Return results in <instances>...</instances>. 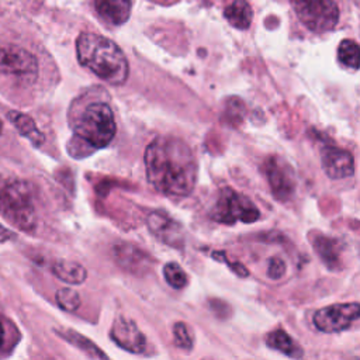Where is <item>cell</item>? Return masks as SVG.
<instances>
[{
    "instance_id": "17",
    "label": "cell",
    "mask_w": 360,
    "mask_h": 360,
    "mask_svg": "<svg viewBox=\"0 0 360 360\" xmlns=\"http://www.w3.org/2000/svg\"><path fill=\"white\" fill-rule=\"evenodd\" d=\"M266 345L270 349L277 350L292 359H300L304 354L301 346L281 328H277L266 335Z\"/></svg>"
},
{
    "instance_id": "25",
    "label": "cell",
    "mask_w": 360,
    "mask_h": 360,
    "mask_svg": "<svg viewBox=\"0 0 360 360\" xmlns=\"http://www.w3.org/2000/svg\"><path fill=\"white\" fill-rule=\"evenodd\" d=\"M285 273V263L283 259L280 257H271L269 260V267H267V276L271 278V280H278L284 276Z\"/></svg>"
},
{
    "instance_id": "11",
    "label": "cell",
    "mask_w": 360,
    "mask_h": 360,
    "mask_svg": "<svg viewBox=\"0 0 360 360\" xmlns=\"http://www.w3.org/2000/svg\"><path fill=\"white\" fill-rule=\"evenodd\" d=\"M111 339L127 352L131 353H143L146 350V336L141 332L138 325L127 318V316H117L112 322L110 330Z\"/></svg>"
},
{
    "instance_id": "1",
    "label": "cell",
    "mask_w": 360,
    "mask_h": 360,
    "mask_svg": "<svg viewBox=\"0 0 360 360\" xmlns=\"http://www.w3.org/2000/svg\"><path fill=\"white\" fill-rule=\"evenodd\" d=\"M145 169L150 186L160 194L183 198L193 193L198 163L188 145L174 136H158L145 149Z\"/></svg>"
},
{
    "instance_id": "13",
    "label": "cell",
    "mask_w": 360,
    "mask_h": 360,
    "mask_svg": "<svg viewBox=\"0 0 360 360\" xmlns=\"http://www.w3.org/2000/svg\"><path fill=\"white\" fill-rule=\"evenodd\" d=\"M325 174L332 180H340L353 176L354 159L350 152L338 146H325L321 158Z\"/></svg>"
},
{
    "instance_id": "26",
    "label": "cell",
    "mask_w": 360,
    "mask_h": 360,
    "mask_svg": "<svg viewBox=\"0 0 360 360\" xmlns=\"http://www.w3.org/2000/svg\"><path fill=\"white\" fill-rule=\"evenodd\" d=\"M212 256H215V257H221V260H224V262H226L229 266H231V269L238 274V276H240V277H246L248 274H249V271L240 264V263H235V264H232L231 262H228L226 260V256L222 253V252H214L212 253Z\"/></svg>"
},
{
    "instance_id": "23",
    "label": "cell",
    "mask_w": 360,
    "mask_h": 360,
    "mask_svg": "<svg viewBox=\"0 0 360 360\" xmlns=\"http://www.w3.org/2000/svg\"><path fill=\"white\" fill-rule=\"evenodd\" d=\"M55 300L58 302V305L68 311V312H75L80 304H82V300H80V295L72 290V288H60L56 291L55 294Z\"/></svg>"
},
{
    "instance_id": "24",
    "label": "cell",
    "mask_w": 360,
    "mask_h": 360,
    "mask_svg": "<svg viewBox=\"0 0 360 360\" xmlns=\"http://www.w3.org/2000/svg\"><path fill=\"white\" fill-rule=\"evenodd\" d=\"M173 339L174 345L179 349L190 350L193 349V335L188 329V326L184 322H176L173 326Z\"/></svg>"
},
{
    "instance_id": "19",
    "label": "cell",
    "mask_w": 360,
    "mask_h": 360,
    "mask_svg": "<svg viewBox=\"0 0 360 360\" xmlns=\"http://www.w3.org/2000/svg\"><path fill=\"white\" fill-rule=\"evenodd\" d=\"M52 273L69 284H82L87 278V270L72 260H58L52 266Z\"/></svg>"
},
{
    "instance_id": "30",
    "label": "cell",
    "mask_w": 360,
    "mask_h": 360,
    "mask_svg": "<svg viewBox=\"0 0 360 360\" xmlns=\"http://www.w3.org/2000/svg\"><path fill=\"white\" fill-rule=\"evenodd\" d=\"M1 127H3V124H1V121H0V131H1Z\"/></svg>"
},
{
    "instance_id": "29",
    "label": "cell",
    "mask_w": 360,
    "mask_h": 360,
    "mask_svg": "<svg viewBox=\"0 0 360 360\" xmlns=\"http://www.w3.org/2000/svg\"><path fill=\"white\" fill-rule=\"evenodd\" d=\"M3 340H4V329H3V325L0 323V345L3 343Z\"/></svg>"
},
{
    "instance_id": "6",
    "label": "cell",
    "mask_w": 360,
    "mask_h": 360,
    "mask_svg": "<svg viewBox=\"0 0 360 360\" xmlns=\"http://www.w3.org/2000/svg\"><path fill=\"white\" fill-rule=\"evenodd\" d=\"M260 217L257 207L243 194L225 187L211 211V218L217 222L232 225L235 222H255Z\"/></svg>"
},
{
    "instance_id": "5",
    "label": "cell",
    "mask_w": 360,
    "mask_h": 360,
    "mask_svg": "<svg viewBox=\"0 0 360 360\" xmlns=\"http://www.w3.org/2000/svg\"><path fill=\"white\" fill-rule=\"evenodd\" d=\"M0 215L21 231H32L37 222L31 193L24 183L0 186Z\"/></svg>"
},
{
    "instance_id": "12",
    "label": "cell",
    "mask_w": 360,
    "mask_h": 360,
    "mask_svg": "<svg viewBox=\"0 0 360 360\" xmlns=\"http://www.w3.org/2000/svg\"><path fill=\"white\" fill-rule=\"evenodd\" d=\"M146 224H148L149 231L160 242H163L169 246L177 248V249H180L183 246V243H184L183 228L167 212L152 211L146 218Z\"/></svg>"
},
{
    "instance_id": "14",
    "label": "cell",
    "mask_w": 360,
    "mask_h": 360,
    "mask_svg": "<svg viewBox=\"0 0 360 360\" xmlns=\"http://www.w3.org/2000/svg\"><path fill=\"white\" fill-rule=\"evenodd\" d=\"M222 15L231 27L246 31L253 22V3L252 0H225L222 6Z\"/></svg>"
},
{
    "instance_id": "10",
    "label": "cell",
    "mask_w": 360,
    "mask_h": 360,
    "mask_svg": "<svg viewBox=\"0 0 360 360\" xmlns=\"http://www.w3.org/2000/svg\"><path fill=\"white\" fill-rule=\"evenodd\" d=\"M135 0H89L91 14L108 30L124 25L132 13Z\"/></svg>"
},
{
    "instance_id": "20",
    "label": "cell",
    "mask_w": 360,
    "mask_h": 360,
    "mask_svg": "<svg viewBox=\"0 0 360 360\" xmlns=\"http://www.w3.org/2000/svg\"><path fill=\"white\" fill-rule=\"evenodd\" d=\"M56 333L65 339L66 342H69L70 345L76 346L77 349H80L82 352H84L89 357L93 359H107L108 356L105 353H103L97 345H94L91 340H89L86 336L77 333L76 330L72 329H65V330H56Z\"/></svg>"
},
{
    "instance_id": "4",
    "label": "cell",
    "mask_w": 360,
    "mask_h": 360,
    "mask_svg": "<svg viewBox=\"0 0 360 360\" xmlns=\"http://www.w3.org/2000/svg\"><path fill=\"white\" fill-rule=\"evenodd\" d=\"M73 131L75 136L84 141L93 149L107 146L117 132V124L111 107L101 101L89 104L77 118Z\"/></svg>"
},
{
    "instance_id": "27",
    "label": "cell",
    "mask_w": 360,
    "mask_h": 360,
    "mask_svg": "<svg viewBox=\"0 0 360 360\" xmlns=\"http://www.w3.org/2000/svg\"><path fill=\"white\" fill-rule=\"evenodd\" d=\"M146 1H149L152 4H156V6H160V7H172L177 3H180L181 0H146Z\"/></svg>"
},
{
    "instance_id": "2",
    "label": "cell",
    "mask_w": 360,
    "mask_h": 360,
    "mask_svg": "<svg viewBox=\"0 0 360 360\" xmlns=\"http://www.w3.org/2000/svg\"><path fill=\"white\" fill-rule=\"evenodd\" d=\"M79 63L103 82L121 86L129 75V63L124 51L110 38L96 31H82L76 38Z\"/></svg>"
},
{
    "instance_id": "8",
    "label": "cell",
    "mask_w": 360,
    "mask_h": 360,
    "mask_svg": "<svg viewBox=\"0 0 360 360\" xmlns=\"http://www.w3.org/2000/svg\"><path fill=\"white\" fill-rule=\"evenodd\" d=\"M359 302H343L323 307L314 314V325L325 333L342 332L359 318Z\"/></svg>"
},
{
    "instance_id": "28",
    "label": "cell",
    "mask_w": 360,
    "mask_h": 360,
    "mask_svg": "<svg viewBox=\"0 0 360 360\" xmlns=\"http://www.w3.org/2000/svg\"><path fill=\"white\" fill-rule=\"evenodd\" d=\"M11 236H13L11 231H8L7 228H4V226L0 225V242H6V240L11 239Z\"/></svg>"
},
{
    "instance_id": "21",
    "label": "cell",
    "mask_w": 360,
    "mask_h": 360,
    "mask_svg": "<svg viewBox=\"0 0 360 360\" xmlns=\"http://www.w3.org/2000/svg\"><path fill=\"white\" fill-rule=\"evenodd\" d=\"M338 60L342 66L357 70L359 69V45L352 38H345L338 46Z\"/></svg>"
},
{
    "instance_id": "18",
    "label": "cell",
    "mask_w": 360,
    "mask_h": 360,
    "mask_svg": "<svg viewBox=\"0 0 360 360\" xmlns=\"http://www.w3.org/2000/svg\"><path fill=\"white\" fill-rule=\"evenodd\" d=\"M8 120L11 121L14 128L20 132V135L27 138L32 145L39 146L44 143L45 136L39 131V128L35 125V121L30 115L20 112V111H11L8 114Z\"/></svg>"
},
{
    "instance_id": "9",
    "label": "cell",
    "mask_w": 360,
    "mask_h": 360,
    "mask_svg": "<svg viewBox=\"0 0 360 360\" xmlns=\"http://www.w3.org/2000/svg\"><path fill=\"white\" fill-rule=\"evenodd\" d=\"M263 172L273 195L280 200H288L295 191V176L292 167L280 156H269L263 165Z\"/></svg>"
},
{
    "instance_id": "22",
    "label": "cell",
    "mask_w": 360,
    "mask_h": 360,
    "mask_svg": "<svg viewBox=\"0 0 360 360\" xmlns=\"http://www.w3.org/2000/svg\"><path fill=\"white\" fill-rule=\"evenodd\" d=\"M163 276H165L166 283L172 288H176V290L184 288L187 285V283H188V277H187L186 271L176 262H169V263L165 264Z\"/></svg>"
},
{
    "instance_id": "3",
    "label": "cell",
    "mask_w": 360,
    "mask_h": 360,
    "mask_svg": "<svg viewBox=\"0 0 360 360\" xmlns=\"http://www.w3.org/2000/svg\"><path fill=\"white\" fill-rule=\"evenodd\" d=\"M287 6L294 28L321 37L340 30L350 15L347 0H277Z\"/></svg>"
},
{
    "instance_id": "16",
    "label": "cell",
    "mask_w": 360,
    "mask_h": 360,
    "mask_svg": "<svg viewBox=\"0 0 360 360\" xmlns=\"http://www.w3.org/2000/svg\"><path fill=\"white\" fill-rule=\"evenodd\" d=\"M312 242V246L318 256L322 259V262L332 270L338 269L340 266V243L336 238L325 236L322 233H315L309 238Z\"/></svg>"
},
{
    "instance_id": "15",
    "label": "cell",
    "mask_w": 360,
    "mask_h": 360,
    "mask_svg": "<svg viewBox=\"0 0 360 360\" xmlns=\"http://www.w3.org/2000/svg\"><path fill=\"white\" fill-rule=\"evenodd\" d=\"M114 256L117 263L127 271L138 273L148 269L149 257L136 246L121 243L114 248Z\"/></svg>"
},
{
    "instance_id": "7",
    "label": "cell",
    "mask_w": 360,
    "mask_h": 360,
    "mask_svg": "<svg viewBox=\"0 0 360 360\" xmlns=\"http://www.w3.org/2000/svg\"><path fill=\"white\" fill-rule=\"evenodd\" d=\"M39 73L38 56L17 44H0V75L11 76L24 83H34Z\"/></svg>"
}]
</instances>
